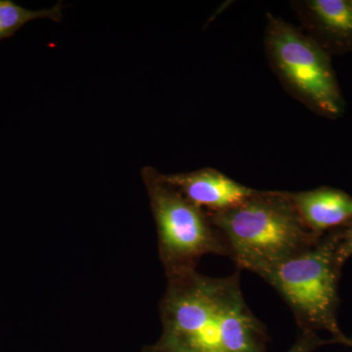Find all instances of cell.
I'll return each mask as SVG.
<instances>
[{"label":"cell","mask_w":352,"mask_h":352,"mask_svg":"<svg viewBox=\"0 0 352 352\" xmlns=\"http://www.w3.org/2000/svg\"><path fill=\"white\" fill-rule=\"evenodd\" d=\"M140 352H166L163 349H161L157 344H151V346H147L143 347L142 351Z\"/></svg>","instance_id":"cell-12"},{"label":"cell","mask_w":352,"mask_h":352,"mask_svg":"<svg viewBox=\"0 0 352 352\" xmlns=\"http://www.w3.org/2000/svg\"><path fill=\"white\" fill-rule=\"evenodd\" d=\"M342 344V346L352 347V337H346Z\"/></svg>","instance_id":"cell-13"},{"label":"cell","mask_w":352,"mask_h":352,"mask_svg":"<svg viewBox=\"0 0 352 352\" xmlns=\"http://www.w3.org/2000/svg\"><path fill=\"white\" fill-rule=\"evenodd\" d=\"M157 346L166 352H266V329L245 302L240 273L210 277L197 270L166 277Z\"/></svg>","instance_id":"cell-1"},{"label":"cell","mask_w":352,"mask_h":352,"mask_svg":"<svg viewBox=\"0 0 352 352\" xmlns=\"http://www.w3.org/2000/svg\"><path fill=\"white\" fill-rule=\"evenodd\" d=\"M162 175L187 200L208 214L236 207L254 192V189L212 168L170 175L162 173Z\"/></svg>","instance_id":"cell-6"},{"label":"cell","mask_w":352,"mask_h":352,"mask_svg":"<svg viewBox=\"0 0 352 352\" xmlns=\"http://www.w3.org/2000/svg\"><path fill=\"white\" fill-rule=\"evenodd\" d=\"M340 228L324 234L307 250L259 273L287 302L302 331H327L333 344L347 336L338 322L342 265L338 258Z\"/></svg>","instance_id":"cell-3"},{"label":"cell","mask_w":352,"mask_h":352,"mask_svg":"<svg viewBox=\"0 0 352 352\" xmlns=\"http://www.w3.org/2000/svg\"><path fill=\"white\" fill-rule=\"evenodd\" d=\"M332 344V340L321 339L317 333L311 331H302L300 338L287 352H314L324 344Z\"/></svg>","instance_id":"cell-10"},{"label":"cell","mask_w":352,"mask_h":352,"mask_svg":"<svg viewBox=\"0 0 352 352\" xmlns=\"http://www.w3.org/2000/svg\"><path fill=\"white\" fill-rule=\"evenodd\" d=\"M292 6L308 36L324 50H352V0H298Z\"/></svg>","instance_id":"cell-7"},{"label":"cell","mask_w":352,"mask_h":352,"mask_svg":"<svg viewBox=\"0 0 352 352\" xmlns=\"http://www.w3.org/2000/svg\"><path fill=\"white\" fill-rule=\"evenodd\" d=\"M352 256V223L340 228V239L338 245V258L342 265Z\"/></svg>","instance_id":"cell-11"},{"label":"cell","mask_w":352,"mask_h":352,"mask_svg":"<svg viewBox=\"0 0 352 352\" xmlns=\"http://www.w3.org/2000/svg\"><path fill=\"white\" fill-rule=\"evenodd\" d=\"M208 214V212H207ZM241 270L258 275L314 245L288 192L259 191L236 207L208 214Z\"/></svg>","instance_id":"cell-2"},{"label":"cell","mask_w":352,"mask_h":352,"mask_svg":"<svg viewBox=\"0 0 352 352\" xmlns=\"http://www.w3.org/2000/svg\"><path fill=\"white\" fill-rule=\"evenodd\" d=\"M303 223L319 236L352 223V197L332 187L288 192Z\"/></svg>","instance_id":"cell-8"},{"label":"cell","mask_w":352,"mask_h":352,"mask_svg":"<svg viewBox=\"0 0 352 352\" xmlns=\"http://www.w3.org/2000/svg\"><path fill=\"white\" fill-rule=\"evenodd\" d=\"M63 4L58 2L54 6L41 10H30L13 0H0V41L12 38L25 25L38 19H50L61 22Z\"/></svg>","instance_id":"cell-9"},{"label":"cell","mask_w":352,"mask_h":352,"mask_svg":"<svg viewBox=\"0 0 352 352\" xmlns=\"http://www.w3.org/2000/svg\"><path fill=\"white\" fill-rule=\"evenodd\" d=\"M264 45L271 69L289 95L324 117L342 115L344 99L330 58L314 38L267 14Z\"/></svg>","instance_id":"cell-5"},{"label":"cell","mask_w":352,"mask_h":352,"mask_svg":"<svg viewBox=\"0 0 352 352\" xmlns=\"http://www.w3.org/2000/svg\"><path fill=\"white\" fill-rule=\"evenodd\" d=\"M166 276L197 270L201 256H230L219 229L205 210L187 200L152 166L141 170Z\"/></svg>","instance_id":"cell-4"}]
</instances>
